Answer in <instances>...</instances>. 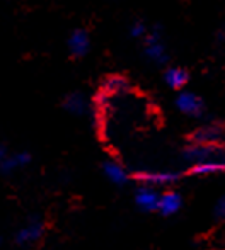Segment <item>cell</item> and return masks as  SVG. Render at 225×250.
<instances>
[{
    "instance_id": "cell-6",
    "label": "cell",
    "mask_w": 225,
    "mask_h": 250,
    "mask_svg": "<svg viewBox=\"0 0 225 250\" xmlns=\"http://www.w3.org/2000/svg\"><path fill=\"white\" fill-rule=\"evenodd\" d=\"M159 199L160 192H157V188L142 184L135 192V203L145 213H154L159 209Z\"/></svg>"
},
{
    "instance_id": "cell-3",
    "label": "cell",
    "mask_w": 225,
    "mask_h": 250,
    "mask_svg": "<svg viewBox=\"0 0 225 250\" xmlns=\"http://www.w3.org/2000/svg\"><path fill=\"white\" fill-rule=\"evenodd\" d=\"M135 177H136V181H140L145 186H152V188H167V186L176 184L181 175H179L178 172H172V170H143V172H138Z\"/></svg>"
},
{
    "instance_id": "cell-19",
    "label": "cell",
    "mask_w": 225,
    "mask_h": 250,
    "mask_svg": "<svg viewBox=\"0 0 225 250\" xmlns=\"http://www.w3.org/2000/svg\"><path fill=\"white\" fill-rule=\"evenodd\" d=\"M217 40L219 41H222V40H225V31H220L219 34H217Z\"/></svg>"
},
{
    "instance_id": "cell-10",
    "label": "cell",
    "mask_w": 225,
    "mask_h": 250,
    "mask_svg": "<svg viewBox=\"0 0 225 250\" xmlns=\"http://www.w3.org/2000/svg\"><path fill=\"white\" fill-rule=\"evenodd\" d=\"M182 208V198L179 192L176 191H164L160 192V199H159V213L164 216H172V214L179 213Z\"/></svg>"
},
{
    "instance_id": "cell-2",
    "label": "cell",
    "mask_w": 225,
    "mask_h": 250,
    "mask_svg": "<svg viewBox=\"0 0 225 250\" xmlns=\"http://www.w3.org/2000/svg\"><path fill=\"white\" fill-rule=\"evenodd\" d=\"M225 151L220 145H210V143H191L184 150V158L189 164H200V162L212 160V158H224Z\"/></svg>"
},
{
    "instance_id": "cell-17",
    "label": "cell",
    "mask_w": 225,
    "mask_h": 250,
    "mask_svg": "<svg viewBox=\"0 0 225 250\" xmlns=\"http://www.w3.org/2000/svg\"><path fill=\"white\" fill-rule=\"evenodd\" d=\"M213 214L217 220H225V196H222L213 206Z\"/></svg>"
},
{
    "instance_id": "cell-7",
    "label": "cell",
    "mask_w": 225,
    "mask_h": 250,
    "mask_svg": "<svg viewBox=\"0 0 225 250\" xmlns=\"http://www.w3.org/2000/svg\"><path fill=\"white\" fill-rule=\"evenodd\" d=\"M62 107L65 109L68 114L72 116H86L89 112V102H87V97L84 96L79 90H73V92H68L65 97L62 99Z\"/></svg>"
},
{
    "instance_id": "cell-4",
    "label": "cell",
    "mask_w": 225,
    "mask_h": 250,
    "mask_svg": "<svg viewBox=\"0 0 225 250\" xmlns=\"http://www.w3.org/2000/svg\"><path fill=\"white\" fill-rule=\"evenodd\" d=\"M174 104L179 112H182L184 116H189V118H200L205 112V104H203L202 97L193 92H186V90L178 94Z\"/></svg>"
},
{
    "instance_id": "cell-8",
    "label": "cell",
    "mask_w": 225,
    "mask_h": 250,
    "mask_svg": "<svg viewBox=\"0 0 225 250\" xmlns=\"http://www.w3.org/2000/svg\"><path fill=\"white\" fill-rule=\"evenodd\" d=\"M189 174L196 177H208V175L225 174V157L224 158H212V160L193 164L189 167Z\"/></svg>"
},
{
    "instance_id": "cell-18",
    "label": "cell",
    "mask_w": 225,
    "mask_h": 250,
    "mask_svg": "<svg viewBox=\"0 0 225 250\" xmlns=\"http://www.w3.org/2000/svg\"><path fill=\"white\" fill-rule=\"evenodd\" d=\"M7 157H9V151H7V146H5V145H0V162H3Z\"/></svg>"
},
{
    "instance_id": "cell-15",
    "label": "cell",
    "mask_w": 225,
    "mask_h": 250,
    "mask_svg": "<svg viewBox=\"0 0 225 250\" xmlns=\"http://www.w3.org/2000/svg\"><path fill=\"white\" fill-rule=\"evenodd\" d=\"M104 87H106L108 92L118 94V92H123V90L128 87V80H126L125 77H121V75H112V77H110V79L106 80Z\"/></svg>"
},
{
    "instance_id": "cell-1",
    "label": "cell",
    "mask_w": 225,
    "mask_h": 250,
    "mask_svg": "<svg viewBox=\"0 0 225 250\" xmlns=\"http://www.w3.org/2000/svg\"><path fill=\"white\" fill-rule=\"evenodd\" d=\"M143 53L152 63L159 66L167 65L169 55L166 50V44L162 41V27L154 26L149 29L147 36L143 38Z\"/></svg>"
},
{
    "instance_id": "cell-16",
    "label": "cell",
    "mask_w": 225,
    "mask_h": 250,
    "mask_svg": "<svg viewBox=\"0 0 225 250\" xmlns=\"http://www.w3.org/2000/svg\"><path fill=\"white\" fill-rule=\"evenodd\" d=\"M128 33L133 40H143L147 36V33H149V27H147V24L143 21H135V22L130 24Z\"/></svg>"
},
{
    "instance_id": "cell-11",
    "label": "cell",
    "mask_w": 225,
    "mask_h": 250,
    "mask_svg": "<svg viewBox=\"0 0 225 250\" xmlns=\"http://www.w3.org/2000/svg\"><path fill=\"white\" fill-rule=\"evenodd\" d=\"M164 82L167 83L169 89L181 90L189 82V72L181 66H171L164 72Z\"/></svg>"
},
{
    "instance_id": "cell-9",
    "label": "cell",
    "mask_w": 225,
    "mask_h": 250,
    "mask_svg": "<svg viewBox=\"0 0 225 250\" xmlns=\"http://www.w3.org/2000/svg\"><path fill=\"white\" fill-rule=\"evenodd\" d=\"M224 138V129L219 125H206L198 128L191 135L193 143H210V145H219Z\"/></svg>"
},
{
    "instance_id": "cell-13",
    "label": "cell",
    "mask_w": 225,
    "mask_h": 250,
    "mask_svg": "<svg viewBox=\"0 0 225 250\" xmlns=\"http://www.w3.org/2000/svg\"><path fill=\"white\" fill-rule=\"evenodd\" d=\"M43 230L45 228L40 221H31V223L26 225L22 230H19V233H17V237H16V242L19 245L34 244V242H38L41 237H43Z\"/></svg>"
},
{
    "instance_id": "cell-20",
    "label": "cell",
    "mask_w": 225,
    "mask_h": 250,
    "mask_svg": "<svg viewBox=\"0 0 225 250\" xmlns=\"http://www.w3.org/2000/svg\"><path fill=\"white\" fill-rule=\"evenodd\" d=\"M0 244H2V240H0Z\"/></svg>"
},
{
    "instance_id": "cell-12",
    "label": "cell",
    "mask_w": 225,
    "mask_h": 250,
    "mask_svg": "<svg viewBox=\"0 0 225 250\" xmlns=\"http://www.w3.org/2000/svg\"><path fill=\"white\" fill-rule=\"evenodd\" d=\"M31 160H33V157L27 151H19L16 155H9L5 160L0 162V172L2 174H12L17 168L27 167L31 164Z\"/></svg>"
},
{
    "instance_id": "cell-14",
    "label": "cell",
    "mask_w": 225,
    "mask_h": 250,
    "mask_svg": "<svg viewBox=\"0 0 225 250\" xmlns=\"http://www.w3.org/2000/svg\"><path fill=\"white\" fill-rule=\"evenodd\" d=\"M103 172L108 177V181H111L116 186H123L128 182V172L125 170L121 164L114 160H106L103 164Z\"/></svg>"
},
{
    "instance_id": "cell-5",
    "label": "cell",
    "mask_w": 225,
    "mask_h": 250,
    "mask_svg": "<svg viewBox=\"0 0 225 250\" xmlns=\"http://www.w3.org/2000/svg\"><path fill=\"white\" fill-rule=\"evenodd\" d=\"M67 48L72 58H84L90 51V36L84 27H77L70 33L67 40Z\"/></svg>"
}]
</instances>
